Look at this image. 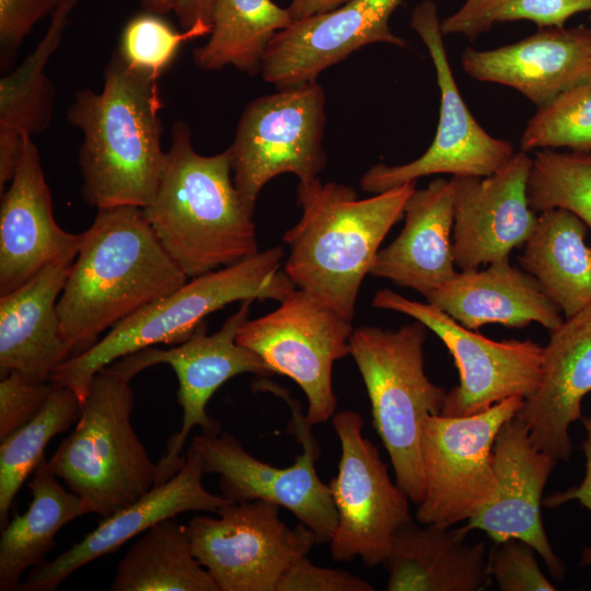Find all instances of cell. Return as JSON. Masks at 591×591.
Segmentation results:
<instances>
[{
	"instance_id": "cell-1",
	"label": "cell",
	"mask_w": 591,
	"mask_h": 591,
	"mask_svg": "<svg viewBox=\"0 0 591 591\" xmlns=\"http://www.w3.org/2000/svg\"><path fill=\"white\" fill-rule=\"evenodd\" d=\"M188 280L167 255L143 208L97 209L81 233L57 303L70 358L90 349L106 329Z\"/></svg>"
},
{
	"instance_id": "cell-2",
	"label": "cell",
	"mask_w": 591,
	"mask_h": 591,
	"mask_svg": "<svg viewBox=\"0 0 591 591\" xmlns=\"http://www.w3.org/2000/svg\"><path fill=\"white\" fill-rule=\"evenodd\" d=\"M157 81L114 51L102 91L73 93L67 120L83 136L78 161L90 206L144 208L154 197L165 158Z\"/></svg>"
},
{
	"instance_id": "cell-3",
	"label": "cell",
	"mask_w": 591,
	"mask_h": 591,
	"mask_svg": "<svg viewBox=\"0 0 591 591\" xmlns=\"http://www.w3.org/2000/svg\"><path fill=\"white\" fill-rule=\"evenodd\" d=\"M143 211L159 242L188 279L259 251L253 212L234 186L228 150L199 154L183 120L172 126L159 185Z\"/></svg>"
},
{
	"instance_id": "cell-4",
	"label": "cell",
	"mask_w": 591,
	"mask_h": 591,
	"mask_svg": "<svg viewBox=\"0 0 591 591\" xmlns=\"http://www.w3.org/2000/svg\"><path fill=\"white\" fill-rule=\"evenodd\" d=\"M415 189L412 182L360 199L352 187L318 177L299 183L302 215L283 234V270L296 288L352 321L361 283Z\"/></svg>"
},
{
	"instance_id": "cell-5",
	"label": "cell",
	"mask_w": 591,
	"mask_h": 591,
	"mask_svg": "<svg viewBox=\"0 0 591 591\" xmlns=\"http://www.w3.org/2000/svg\"><path fill=\"white\" fill-rule=\"evenodd\" d=\"M282 257V247L275 246L190 278L116 324L86 351L63 361L50 382L73 390L82 404L93 376L114 361L158 344H181L207 315L232 302H280L296 288L285 270H279Z\"/></svg>"
},
{
	"instance_id": "cell-6",
	"label": "cell",
	"mask_w": 591,
	"mask_h": 591,
	"mask_svg": "<svg viewBox=\"0 0 591 591\" xmlns=\"http://www.w3.org/2000/svg\"><path fill=\"white\" fill-rule=\"evenodd\" d=\"M132 379L111 363L93 376L73 430L47 468L102 518L129 506L157 483L154 463L132 424Z\"/></svg>"
},
{
	"instance_id": "cell-7",
	"label": "cell",
	"mask_w": 591,
	"mask_h": 591,
	"mask_svg": "<svg viewBox=\"0 0 591 591\" xmlns=\"http://www.w3.org/2000/svg\"><path fill=\"white\" fill-rule=\"evenodd\" d=\"M426 337L427 327L415 320L397 331L361 326L349 340L395 482L415 505L425 498L422 425L428 416L441 414L448 394L425 373Z\"/></svg>"
},
{
	"instance_id": "cell-8",
	"label": "cell",
	"mask_w": 591,
	"mask_h": 591,
	"mask_svg": "<svg viewBox=\"0 0 591 591\" xmlns=\"http://www.w3.org/2000/svg\"><path fill=\"white\" fill-rule=\"evenodd\" d=\"M325 94L317 81L280 89L250 102L227 149L232 178L251 212L263 187L290 173L299 183L317 178L326 166L323 147Z\"/></svg>"
},
{
	"instance_id": "cell-9",
	"label": "cell",
	"mask_w": 591,
	"mask_h": 591,
	"mask_svg": "<svg viewBox=\"0 0 591 591\" xmlns=\"http://www.w3.org/2000/svg\"><path fill=\"white\" fill-rule=\"evenodd\" d=\"M513 395L462 417L428 416L421 429L425 498L416 519L424 525L468 521L496 496L493 448L498 431L521 408Z\"/></svg>"
},
{
	"instance_id": "cell-10",
	"label": "cell",
	"mask_w": 591,
	"mask_h": 591,
	"mask_svg": "<svg viewBox=\"0 0 591 591\" xmlns=\"http://www.w3.org/2000/svg\"><path fill=\"white\" fill-rule=\"evenodd\" d=\"M279 303L273 312L247 320L236 343L256 352L275 374L300 386L311 425L325 422L336 412L333 366L350 356L351 321L299 288Z\"/></svg>"
},
{
	"instance_id": "cell-11",
	"label": "cell",
	"mask_w": 591,
	"mask_h": 591,
	"mask_svg": "<svg viewBox=\"0 0 591 591\" xmlns=\"http://www.w3.org/2000/svg\"><path fill=\"white\" fill-rule=\"evenodd\" d=\"M216 513L193 518L187 531L219 591H277L291 565L316 544L309 528L288 526L280 507L265 500L231 502Z\"/></svg>"
},
{
	"instance_id": "cell-12",
	"label": "cell",
	"mask_w": 591,
	"mask_h": 591,
	"mask_svg": "<svg viewBox=\"0 0 591 591\" xmlns=\"http://www.w3.org/2000/svg\"><path fill=\"white\" fill-rule=\"evenodd\" d=\"M341 455L328 488L337 512L329 541L334 561L359 557L368 567L384 564L397 529L412 519L409 498L391 480L378 448L362 434L358 412L332 417Z\"/></svg>"
},
{
	"instance_id": "cell-13",
	"label": "cell",
	"mask_w": 591,
	"mask_h": 591,
	"mask_svg": "<svg viewBox=\"0 0 591 591\" xmlns=\"http://www.w3.org/2000/svg\"><path fill=\"white\" fill-rule=\"evenodd\" d=\"M252 302V299L241 301L239 310L215 334H207L204 321L186 340L174 347L152 346L113 362L131 379L160 363L169 364L176 374L183 421L181 429L170 437L166 451L158 463L155 485L166 482L181 468L185 460L182 450L195 427L206 436L220 433L221 426L208 415L207 405L221 385L242 373L263 378L275 374L256 352L236 343L240 328L248 320Z\"/></svg>"
},
{
	"instance_id": "cell-14",
	"label": "cell",
	"mask_w": 591,
	"mask_h": 591,
	"mask_svg": "<svg viewBox=\"0 0 591 591\" xmlns=\"http://www.w3.org/2000/svg\"><path fill=\"white\" fill-rule=\"evenodd\" d=\"M409 24L427 47L436 70L439 123L430 147L418 159L369 169L360 179L361 188L368 193H382L433 174L489 176L514 154L512 144L489 135L466 106L450 67L437 4L431 0L417 4Z\"/></svg>"
},
{
	"instance_id": "cell-15",
	"label": "cell",
	"mask_w": 591,
	"mask_h": 591,
	"mask_svg": "<svg viewBox=\"0 0 591 591\" xmlns=\"http://www.w3.org/2000/svg\"><path fill=\"white\" fill-rule=\"evenodd\" d=\"M372 305L421 322L453 357L460 383L448 392L441 415L468 416L513 395L525 399L541 383L543 347L530 339L493 340L466 328L438 306L390 289L379 290Z\"/></svg>"
},
{
	"instance_id": "cell-16",
	"label": "cell",
	"mask_w": 591,
	"mask_h": 591,
	"mask_svg": "<svg viewBox=\"0 0 591 591\" xmlns=\"http://www.w3.org/2000/svg\"><path fill=\"white\" fill-rule=\"evenodd\" d=\"M291 426L303 451L287 467H276L250 454L231 433L194 436L192 447L205 474H218L222 496L232 502L265 500L288 509L315 535L316 544L329 543L337 512L327 484L315 470L320 448L311 425L291 403Z\"/></svg>"
},
{
	"instance_id": "cell-17",
	"label": "cell",
	"mask_w": 591,
	"mask_h": 591,
	"mask_svg": "<svg viewBox=\"0 0 591 591\" xmlns=\"http://www.w3.org/2000/svg\"><path fill=\"white\" fill-rule=\"evenodd\" d=\"M532 158L525 151L489 176H453L452 251L462 271L508 258L536 228L528 182Z\"/></svg>"
},
{
	"instance_id": "cell-18",
	"label": "cell",
	"mask_w": 591,
	"mask_h": 591,
	"mask_svg": "<svg viewBox=\"0 0 591 591\" xmlns=\"http://www.w3.org/2000/svg\"><path fill=\"white\" fill-rule=\"evenodd\" d=\"M402 0H349L327 13L293 21L268 45L260 74L277 90L317 81L327 68L375 43L406 47L389 25Z\"/></svg>"
},
{
	"instance_id": "cell-19",
	"label": "cell",
	"mask_w": 591,
	"mask_h": 591,
	"mask_svg": "<svg viewBox=\"0 0 591 591\" xmlns=\"http://www.w3.org/2000/svg\"><path fill=\"white\" fill-rule=\"evenodd\" d=\"M497 491L494 499L463 526L480 530L496 544L514 538L530 545L561 580L565 566L555 554L542 521L543 491L557 460L540 450L515 417L502 425L494 448Z\"/></svg>"
},
{
	"instance_id": "cell-20",
	"label": "cell",
	"mask_w": 591,
	"mask_h": 591,
	"mask_svg": "<svg viewBox=\"0 0 591 591\" xmlns=\"http://www.w3.org/2000/svg\"><path fill=\"white\" fill-rule=\"evenodd\" d=\"M204 474L200 456L188 447L183 465L170 479L153 486L129 506L102 518L93 531L53 560L32 568L19 590H56L81 567L115 553L160 521L187 511L216 513L231 503L222 495H215L204 487Z\"/></svg>"
},
{
	"instance_id": "cell-21",
	"label": "cell",
	"mask_w": 591,
	"mask_h": 591,
	"mask_svg": "<svg viewBox=\"0 0 591 591\" xmlns=\"http://www.w3.org/2000/svg\"><path fill=\"white\" fill-rule=\"evenodd\" d=\"M81 233L56 222L49 187L32 137L0 205V297L38 274L55 259L77 253Z\"/></svg>"
},
{
	"instance_id": "cell-22",
	"label": "cell",
	"mask_w": 591,
	"mask_h": 591,
	"mask_svg": "<svg viewBox=\"0 0 591 591\" xmlns=\"http://www.w3.org/2000/svg\"><path fill=\"white\" fill-rule=\"evenodd\" d=\"M461 63L471 78L510 86L540 108L591 77V28L540 27L510 45L468 47Z\"/></svg>"
},
{
	"instance_id": "cell-23",
	"label": "cell",
	"mask_w": 591,
	"mask_h": 591,
	"mask_svg": "<svg viewBox=\"0 0 591 591\" xmlns=\"http://www.w3.org/2000/svg\"><path fill=\"white\" fill-rule=\"evenodd\" d=\"M549 333L541 383L514 417L535 447L567 461L572 451L569 427L581 419L582 398L591 392V304Z\"/></svg>"
},
{
	"instance_id": "cell-24",
	"label": "cell",
	"mask_w": 591,
	"mask_h": 591,
	"mask_svg": "<svg viewBox=\"0 0 591 591\" xmlns=\"http://www.w3.org/2000/svg\"><path fill=\"white\" fill-rule=\"evenodd\" d=\"M77 253L63 255L30 280L0 297V376L16 372L47 383L70 358L57 303Z\"/></svg>"
},
{
	"instance_id": "cell-25",
	"label": "cell",
	"mask_w": 591,
	"mask_h": 591,
	"mask_svg": "<svg viewBox=\"0 0 591 591\" xmlns=\"http://www.w3.org/2000/svg\"><path fill=\"white\" fill-rule=\"evenodd\" d=\"M453 179L436 178L415 189L404 207L399 235L379 250L369 275L410 288L425 298L455 275L452 251Z\"/></svg>"
},
{
	"instance_id": "cell-26",
	"label": "cell",
	"mask_w": 591,
	"mask_h": 591,
	"mask_svg": "<svg viewBox=\"0 0 591 591\" xmlns=\"http://www.w3.org/2000/svg\"><path fill=\"white\" fill-rule=\"evenodd\" d=\"M488 265L456 271L427 302L473 331L486 324L524 327L536 322L551 332L564 322L561 311L537 280L512 266L509 257Z\"/></svg>"
},
{
	"instance_id": "cell-27",
	"label": "cell",
	"mask_w": 591,
	"mask_h": 591,
	"mask_svg": "<svg viewBox=\"0 0 591 591\" xmlns=\"http://www.w3.org/2000/svg\"><path fill=\"white\" fill-rule=\"evenodd\" d=\"M463 526L417 525L395 532L384 561L387 591H479L490 581L486 545H470Z\"/></svg>"
},
{
	"instance_id": "cell-28",
	"label": "cell",
	"mask_w": 591,
	"mask_h": 591,
	"mask_svg": "<svg viewBox=\"0 0 591 591\" xmlns=\"http://www.w3.org/2000/svg\"><path fill=\"white\" fill-rule=\"evenodd\" d=\"M79 0H61L47 31L22 63L0 80V190L10 183L26 137L44 132L51 121L55 86L46 74Z\"/></svg>"
},
{
	"instance_id": "cell-29",
	"label": "cell",
	"mask_w": 591,
	"mask_h": 591,
	"mask_svg": "<svg viewBox=\"0 0 591 591\" xmlns=\"http://www.w3.org/2000/svg\"><path fill=\"white\" fill-rule=\"evenodd\" d=\"M586 223L569 210L541 211L519 257L526 273L570 317L591 304V247Z\"/></svg>"
},
{
	"instance_id": "cell-30",
	"label": "cell",
	"mask_w": 591,
	"mask_h": 591,
	"mask_svg": "<svg viewBox=\"0 0 591 591\" xmlns=\"http://www.w3.org/2000/svg\"><path fill=\"white\" fill-rule=\"evenodd\" d=\"M44 456L27 486L32 499L23 514L1 529L0 590L15 591L22 575L43 563L55 545L58 531L72 520L88 514L82 500L66 489L48 468Z\"/></svg>"
},
{
	"instance_id": "cell-31",
	"label": "cell",
	"mask_w": 591,
	"mask_h": 591,
	"mask_svg": "<svg viewBox=\"0 0 591 591\" xmlns=\"http://www.w3.org/2000/svg\"><path fill=\"white\" fill-rule=\"evenodd\" d=\"M111 591H219L196 559L187 525L175 518L158 522L119 561Z\"/></svg>"
},
{
	"instance_id": "cell-32",
	"label": "cell",
	"mask_w": 591,
	"mask_h": 591,
	"mask_svg": "<svg viewBox=\"0 0 591 591\" xmlns=\"http://www.w3.org/2000/svg\"><path fill=\"white\" fill-rule=\"evenodd\" d=\"M292 22L288 8L273 0H216L209 39L194 49L193 61L206 71L232 66L256 76L271 39Z\"/></svg>"
},
{
	"instance_id": "cell-33",
	"label": "cell",
	"mask_w": 591,
	"mask_h": 591,
	"mask_svg": "<svg viewBox=\"0 0 591 591\" xmlns=\"http://www.w3.org/2000/svg\"><path fill=\"white\" fill-rule=\"evenodd\" d=\"M81 402L68 386L53 383L40 410L25 425L0 440V525L9 522L14 498L45 456L44 450L57 434L77 422Z\"/></svg>"
},
{
	"instance_id": "cell-34",
	"label": "cell",
	"mask_w": 591,
	"mask_h": 591,
	"mask_svg": "<svg viewBox=\"0 0 591 591\" xmlns=\"http://www.w3.org/2000/svg\"><path fill=\"white\" fill-rule=\"evenodd\" d=\"M528 199L535 212L563 208L591 230V152L542 150L532 158Z\"/></svg>"
},
{
	"instance_id": "cell-35",
	"label": "cell",
	"mask_w": 591,
	"mask_h": 591,
	"mask_svg": "<svg viewBox=\"0 0 591 591\" xmlns=\"http://www.w3.org/2000/svg\"><path fill=\"white\" fill-rule=\"evenodd\" d=\"M586 11H591V0H464L441 21V31L475 40L495 23L529 20L538 27L564 26L569 18Z\"/></svg>"
},
{
	"instance_id": "cell-36",
	"label": "cell",
	"mask_w": 591,
	"mask_h": 591,
	"mask_svg": "<svg viewBox=\"0 0 591 591\" xmlns=\"http://www.w3.org/2000/svg\"><path fill=\"white\" fill-rule=\"evenodd\" d=\"M521 150L569 148L591 151V77L540 107L528 121Z\"/></svg>"
},
{
	"instance_id": "cell-37",
	"label": "cell",
	"mask_w": 591,
	"mask_h": 591,
	"mask_svg": "<svg viewBox=\"0 0 591 591\" xmlns=\"http://www.w3.org/2000/svg\"><path fill=\"white\" fill-rule=\"evenodd\" d=\"M207 34L199 26L179 32L161 14L142 11L125 24L115 51L130 68L159 79L184 43Z\"/></svg>"
},
{
	"instance_id": "cell-38",
	"label": "cell",
	"mask_w": 591,
	"mask_h": 591,
	"mask_svg": "<svg viewBox=\"0 0 591 591\" xmlns=\"http://www.w3.org/2000/svg\"><path fill=\"white\" fill-rule=\"evenodd\" d=\"M535 551L519 540L496 544L488 555L490 578L502 591H554L556 588L542 572Z\"/></svg>"
},
{
	"instance_id": "cell-39",
	"label": "cell",
	"mask_w": 591,
	"mask_h": 591,
	"mask_svg": "<svg viewBox=\"0 0 591 591\" xmlns=\"http://www.w3.org/2000/svg\"><path fill=\"white\" fill-rule=\"evenodd\" d=\"M53 383H33L16 372L0 381V440L30 421L44 406Z\"/></svg>"
},
{
	"instance_id": "cell-40",
	"label": "cell",
	"mask_w": 591,
	"mask_h": 591,
	"mask_svg": "<svg viewBox=\"0 0 591 591\" xmlns=\"http://www.w3.org/2000/svg\"><path fill=\"white\" fill-rule=\"evenodd\" d=\"M61 0H0L1 69H7L24 38Z\"/></svg>"
},
{
	"instance_id": "cell-41",
	"label": "cell",
	"mask_w": 591,
	"mask_h": 591,
	"mask_svg": "<svg viewBox=\"0 0 591 591\" xmlns=\"http://www.w3.org/2000/svg\"><path fill=\"white\" fill-rule=\"evenodd\" d=\"M368 581L347 571L318 567L306 557L297 559L281 578L277 591H373Z\"/></svg>"
},
{
	"instance_id": "cell-42",
	"label": "cell",
	"mask_w": 591,
	"mask_h": 591,
	"mask_svg": "<svg viewBox=\"0 0 591 591\" xmlns=\"http://www.w3.org/2000/svg\"><path fill=\"white\" fill-rule=\"evenodd\" d=\"M586 439L582 450L586 457V472L581 483L563 491H557L543 500L546 508H556L569 501H578L591 513V417L581 418ZM581 566H591V545L584 548L580 561Z\"/></svg>"
},
{
	"instance_id": "cell-43",
	"label": "cell",
	"mask_w": 591,
	"mask_h": 591,
	"mask_svg": "<svg viewBox=\"0 0 591 591\" xmlns=\"http://www.w3.org/2000/svg\"><path fill=\"white\" fill-rule=\"evenodd\" d=\"M216 0H174L173 12L182 31L194 26L211 32L212 9Z\"/></svg>"
},
{
	"instance_id": "cell-44",
	"label": "cell",
	"mask_w": 591,
	"mask_h": 591,
	"mask_svg": "<svg viewBox=\"0 0 591 591\" xmlns=\"http://www.w3.org/2000/svg\"><path fill=\"white\" fill-rule=\"evenodd\" d=\"M349 0H291L288 10L293 21L333 11Z\"/></svg>"
},
{
	"instance_id": "cell-45",
	"label": "cell",
	"mask_w": 591,
	"mask_h": 591,
	"mask_svg": "<svg viewBox=\"0 0 591 591\" xmlns=\"http://www.w3.org/2000/svg\"><path fill=\"white\" fill-rule=\"evenodd\" d=\"M143 11L157 14L173 12L174 0H138Z\"/></svg>"
},
{
	"instance_id": "cell-46",
	"label": "cell",
	"mask_w": 591,
	"mask_h": 591,
	"mask_svg": "<svg viewBox=\"0 0 591 591\" xmlns=\"http://www.w3.org/2000/svg\"><path fill=\"white\" fill-rule=\"evenodd\" d=\"M591 152V151H590Z\"/></svg>"
}]
</instances>
